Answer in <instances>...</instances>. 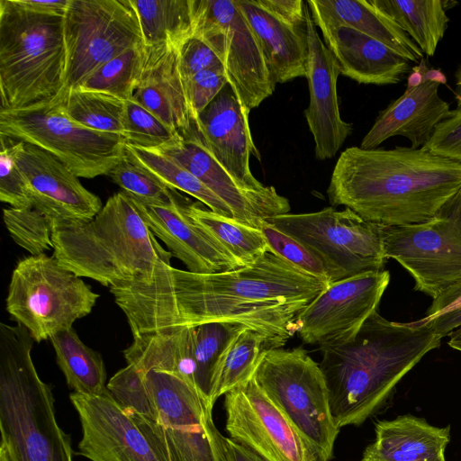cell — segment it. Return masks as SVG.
<instances>
[{"label":"cell","instance_id":"cell-1","mask_svg":"<svg viewBox=\"0 0 461 461\" xmlns=\"http://www.w3.org/2000/svg\"><path fill=\"white\" fill-rule=\"evenodd\" d=\"M329 285L268 250L252 264L196 274L158 263L148 282L110 286L132 336L205 322L240 324L279 348L296 319Z\"/></svg>","mask_w":461,"mask_h":461},{"label":"cell","instance_id":"cell-2","mask_svg":"<svg viewBox=\"0 0 461 461\" xmlns=\"http://www.w3.org/2000/svg\"><path fill=\"white\" fill-rule=\"evenodd\" d=\"M461 190V164L423 149L347 148L327 189L343 205L383 226L429 221Z\"/></svg>","mask_w":461,"mask_h":461},{"label":"cell","instance_id":"cell-3","mask_svg":"<svg viewBox=\"0 0 461 461\" xmlns=\"http://www.w3.org/2000/svg\"><path fill=\"white\" fill-rule=\"evenodd\" d=\"M442 338L423 326L375 312L354 337L320 347V367L336 426H358L376 412L397 384Z\"/></svg>","mask_w":461,"mask_h":461},{"label":"cell","instance_id":"cell-4","mask_svg":"<svg viewBox=\"0 0 461 461\" xmlns=\"http://www.w3.org/2000/svg\"><path fill=\"white\" fill-rule=\"evenodd\" d=\"M53 256L79 277L104 286L148 282L159 262L172 253L158 242L133 199L121 191L108 198L85 223L52 227Z\"/></svg>","mask_w":461,"mask_h":461},{"label":"cell","instance_id":"cell-5","mask_svg":"<svg viewBox=\"0 0 461 461\" xmlns=\"http://www.w3.org/2000/svg\"><path fill=\"white\" fill-rule=\"evenodd\" d=\"M33 342L23 325L0 323V448L10 461H73L51 388L32 359Z\"/></svg>","mask_w":461,"mask_h":461},{"label":"cell","instance_id":"cell-6","mask_svg":"<svg viewBox=\"0 0 461 461\" xmlns=\"http://www.w3.org/2000/svg\"><path fill=\"white\" fill-rule=\"evenodd\" d=\"M66 64L63 16L0 0V109L55 96L64 87Z\"/></svg>","mask_w":461,"mask_h":461},{"label":"cell","instance_id":"cell-7","mask_svg":"<svg viewBox=\"0 0 461 461\" xmlns=\"http://www.w3.org/2000/svg\"><path fill=\"white\" fill-rule=\"evenodd\" d=\"M66 95L18 109H0V135L34 145L56 157L77 176L108 175L126 156L125 139L73 121Z\"/></svg>","mask_w":461,"mask_h":461},{"label":"cell","instance_id":"cell-8","mask_svg":"<svg viewBox=\"0 0 461 461\" xmlns=\"http://www.w3.org/2000/svg\"><path fill=\"white\" fill-rule=\"evenodd\" d=\"M140 371L149 393L153 419L134 417L167 461H228L224 436L212 419L213 407L196 386L174 373Z\"/></svg>","mask_w":461,"mask_h":461},{"label":"cell","instance_id":"cell-9","mask_svg":"<svg viewBox=\"0 0 461 461\" xmlns=\"http://www.w3.org/2000/svg\"><path fill=\"white\" fill-rule=\"evenodd\" d=\"M99 296L54 256L41 254L21 259L13 270L6 310L41 342L89 314Z\"/></svg>","mask_w":461,"mask_h":461},{"label":"cell","instance_id":"cell-10","mask_svg":"<svg viewBox=\"0 0 461 461\" xmlns=\"http://www.w3.org/2000/svg\"><path fill=\"white\" fill-rule=\"evenodd\" d=\"M253 377L321 458L330 461L339 429L320 365L302 348H273L263 355Z\"/></svg>","mask_w":461,"mask_h":461},{"label":"cell","instance_id":"cell-11","mask_svg":"<svg viewBox=\"0 0 461 461\" xmlns=\"http://www.w3.org/2000/svg\"><path fill=\"white\" fill-rule=\"evenodd\" d=\"M267 221L308 247L325 265L330 284L384 270V226L364 220L349 208L288 212Z\"/></svg>","mask_w":461,"mask_h":461},{"label":"cell","instance_id":"cell-12","mask_svg":"<svg viewBox=\"0 0 461 461\" xmlns=\"http://www.w3.org/2000/svg\"><path fill=\"white\" fill-rule=\"evenodd\" d=\"M66 78L60 93L75 89L101 66L143 46L131 0H70L63 16Z\"/></svg>","mask_w":461,"mask_h":461},{"label":"cell","instance_id":"cell-13","mask_svg":"<svg viewBox=\"0 0 461 461\" xmlns=\"http://www.w3.org/2000/svg\"><path fill=\"white\" fill-rule=\"evenodd\" d=\"M384 253L414 279L416 291L435 299L461 280V190L429 221L384 226Z\"/></svg>","mask_w":461,"mask_h":461},{"label":"cell","instance_id":"cell-14","mask_svg":"<svg viewBox=\"0 0 461 461\" xmlns=\"http://www.w3.org/2000/svg\"><path fill=\"white\" fill-rule=\"evenodd\" d=\"M194 35L221 59L228 83L248 111L275 91V82L258 41L231 0H194Z\"/></svg>","mask_w":461,"mask_h":461},{"label":"cell","instance_id":"cell-15","mask_svg":"<svg viewBox=\"0 0 461 461\" xmlns=\"http://www.w3.org/2000/svg\"><path fill=\"white\" fill-rule=\"evenodd\" d=\"M230 438L265 461H324L254 377L224 394Z\"/></svg>","mask_w":461,"mask_h":461},{"label":"cell","instance_id":"cell-16","mask_svg":"<svg viewBox=\"0 0 461 461\" xmlns=\"http://www.w3.org/2000/svg\"><path fill=\"white\" fill-rule=\"evenodd\" d=\"M390 282L386 270L359 274L330 284L296 319L302 340L319 347L347 340L377 311Z\"/></svg>","mask_w":461,"mask_h":461},{"label":"cell","instance_id":"cell-17","mask_svg":"<svg viewBox=\"0 0 461 461\" xmlns=\"http://www.w3.org/2000/svg\"><path fill=\"white\" fill-rule=\"evenodd\" d=\"M69 398L82 427L80 455L91 461H167L107 388L99 394L73 392Z\"/></svg>","mask_w":461,"mask_h":461},{"label":"cell","instance_id":"cell-18","mask_svg":"<svg viewBox=\"0 0 461 461\" xmlns=\"http://www.w3.org/2000/svg\"><path fill=\"white\" fill-rule=\"evenodd\" d=\"M14 160L24 177L32 207L50 219L52 227L87 222L103 208L100 198L49 152L18 140Z\"/></svg>","mask_w":461,"mask_h":461},{"label":"cell","instance_id":"cell-19","mask_svg":"<svg viewBox=\"0 0 461 461\" xmlns=\"http://www.w3.org/2000/svg\"><path fill=\"white\" fill-rule=\"evenodd\" d=\"M157 150L200 179L231 209L240 222L259 229L263 220L288 213L291 209L288 199L274 186L258 191L239 183L210 152L194 123L179 140Z\"/></svg>","mask_w":461,"mask_h":461},{"label":"cell","instance_id":"cell-20","mask_svg":"<svg viewBox=\"0 0 461 461\" xmlns=\"http://www.w3.org/2000/svg\"><path fill=\"white\" fill-rule=\"evenodd\" d=\"M427 64L423 58L412 68L405 91L379 113L360 148L376 149L393 136L405 137L412 149H421L428 143L436 126L451 110L438 95L439 86L446 82L444 75Z\"/></svg>","mask_w":461,"mask_h":461},{"label":"cell","instance_id":"cell-21","mask_svg":"<svg viewBox=\"0 0 461 461\" xmlns=\"http://www.w3.org/2000/svg\"><path fill=\"white\" fill-rule=\"evenodd\" d=\"M306 35L309 50L306 78L310 103L304 111V117L313 137L315 158L325 160L338 153L352 133L353 126L340 116L337 93L339 67L332 52L321 41L308 5Z\"/></svg>","mask_w":461,"mask_h":461},{"label":"cell","instance_id":"cell-22","mask_svg":"<svg viewBox=\"0 0 461 461\" xmlns=\"http://www.w3.org/2000/svg\"><path fill=\"white\" fill-rule=\"evenodd\" d=\"M248 111L229 83L199 114L194 125L213 157L247 188L266 191L269 185L252 174L250 156L260 160L253 142Z\"/></svg>","mask_w":461,"mask_h":461},{"label":"cell","instance_id":"cell-23","mask_svg":"<svg viewBox=\"0 0 461 461\" xmlns=\"http://www.w3.org/2000/svg\"><path fill=\"white\" fill-rule=\"evenodd\" d=\"M133 201L150 231L185 264L187 271L213 274L240 267L230 253L188 216L185 205L189 200L186 197L169 204Z\"/></svg>","mask_w":461,"mask_h":461},{"label":"cell","instance_id":"cell-24","mask_svg":"<svg viewBox=\"0 0 461 461\" xmlns=\"http://www.w3.org/2000/svg\"><path fill=\"white\" fill-rule=\"evenodd\" d=\"M181 135L193 121L178 61V50L167 43L144 45L143 63L133 97Z\"/></svg>","mask_w":461,"mask_h":461},{"label":"cell","instance_id":"cell-25","mask_svg":"<svg viewBox=\"0 0 461 461\" xmlns=\"http://www.w3.org/2000/svg\"><path fill=\"white\" fill-rule=\"evenodd\" d=\"M319 28L340 74L359 84L394 85L412 69L409 60L357 30L346 25Z\"/></svg>","mask_w":461,"mask_h":461},{"label":"cell","instance_id":"cell-26","mask_svg":"<svg viewBox=\"0 0 461 461\" xmlns=\"http://www.w3.org/2000/svg\"><path fill=\"white\" fill-rule=\"evenodd\" d=\"M253 32L276 83L306 77V28H296L272 14L256 0H234Z\"/></svg>","mask_w":461,"mask_h":461},{"label":"cell","instance_id":"cell-27","mask_svg":"<svg viewBox=\"0 0 461 461\" xmlns=\"http://www.w3.org/2000/svg\"><path fill=\"white\" fill-rule=\"evenodd\" d=\"M316 27L346 25L386 45L395 53L420 63L424 54L411 38L374 0H309Z\"/></svg>","mask_w":461,"mask_h":461},{"label":"cell","instance_id":"cell-28","mask_svg":"<svg viewBox=\"0 0 461 461\" xmlns=\"http://www.w3.org/2000/svg\"><path fill=\"white\" fill-rule=\"evenodd\" d=\"M450 426L429 424L412 416H399L375 425V439L366 447L362 461H446Z\"/></svg>","mask_w":461,"mask_h":461},{"label":"cell","instance_id":"cell-29","mask_svg":"<svg viewBox=\"0 0 461 461\" xmlns=\"http://www.w3.org/2000/svg\"><path fill=\"white\" fill-rule=\"evenodd\" d=\"M132 337V343L122 352L127 365L141 371L174 373L194 384L193 327H175Z\"/></svg>","mask_w":461,"mask_h":461},{"label":"cell","instance_id":"cell-30","mask_svg":"<svg viewBox=\"0 0 461 461\" xmlns=\"http://www.w3.org/2000/svg\"><path fill=\"white\" fill-rule=\"evenodd\" d=\"M57 364L75 393L99 394L106 390V370L102 356L86 346L71 327L50 338Z\"/></svg>","mask_w":461,"mask_h":461},{"label":"cell","instance_id":"cell-31","mask_svg":"<svg viewBox=\"0 0 461 461\" xmlns=\"http://www.w3.org/2000/svg\"><path fill=\"white\" fill-rule=\"evenodd\" d=\"M144 45L170 44L177 50L194 32V0H131Z\"/></svg>","mask_w":461,"mask_h":461},{"label":"cell","instance_id":"cell-32","mask_svg":"<svg viewBox=\"0 0 461 461\" xmlns=\"http://www.w3.org/2000/svg\"><path fill=\"white\" fill-rule=\"evenodd\" d=\"M185 211L192 221L230 253L240 267L252 264L269 250L258 228L215 213L199 203L189 201Z\"/></svg>","mask_w":461,"mask_h":461},{"label":"cell","instance_id":"cell-33","mask_svg":"<svg viewBox=\"0 0 461 461\" xmlns=\"http://www.w3.org/2000/svg\"><path fill=\"white\" fill-rule=\"evenodd\" d=\"M419 46L432 57L447 28L449 18L442 0H374Z\"/></svg>","mask_w":461,"mask_h":461},{"label":"cell","instance_id":"cell-34","mask_svg":"<svg viewBox=\"0 0 461 461\" xmlns=\"http://www.w3.org/2000/svg\"><path fill=\"white\" fill-rule=\"evenodd\" d=\"M194 328V381L199 393L212 401L224 356L233 339L246 327L230 322H205Z\"/></svg>","mask_w":461,"mask_h":461},{"label":"cell","instance_id":"cell-35","mask_svg":"<svg viewBox=\"0 0 461 461\" xmlns=\"http://www.w3.org/2000/svg\"><path fill=\"white\" fill-rule=\"evenodd\" d=\"M125 153L170 189L186 193L215 213L235 220L231 209L219 196L171 157L157 149L139 148L127 143Z\"/></svg>","mask_w":461,"mask_h":461},{"label":"cell","instance_id":"cell-36","mask_svg":"<svg viewBox=\"0 0 461 461\" xmlns=\"http://www.w3.org/2000/svg\"><path fill=\"white\" fill-rule=\"evenodd\" d=\"M277 348L264 335L248 328L243 329L230 343L216 381L212 403L236 386L251 379L263 355Z\"/></svg>","mask_w":461,"mask_h":461},{"label":"cell","instance_id":"cell-37","mask_svg":"<svg viewBox=\"0 0 461 461\" xmlns=\"http://www.w3.org/2000/svg\"><path fill=\"white\" fill-rule=\"evenodd\" d=\"M125 100L102 92L70 89L64 97L68 116L89 129L124 138Z\"/></svg>","mask_w":461,"mask_h":461},{"label":"cell","instance_id":"cell-38","mask_svg":"<svg viewBox=\"0 0 461 461\" xmlns=\"http://www.w3.org/2000/svg\"><path fill=\"white\" fill-rule=\"evenodd\" d=\"M143 55L144 45L130 49L101 66L77 88L102 92L125 101L130 100L133 97L138 85Z\"/></svg>","mask_w":461,"mask_h":461},{"label":"cell","instance_id":"cell-39","mask_svg":"<svg viewBox=\"0 0 461 461\" xmlns=\"http://www.w3.org/2000/svg\"><path fill=\"white\" fill-rule=\"evenodd\" d=\"M108 176L122 192L142 203L169 204L185 197L127 155Z\"/></svg>","mask_w":461,"mask_h":461},{"label":"cell","instance_id":"cell-40","mask_svg":"<svg viewBox=\"0 0 461 461\" xmlns=\"http://www.w3.org/2000/svg\"><path fill=\"white\" fill-rule=\"evenodd\" d=\"M123 128L127 144L149 149H159L182 137L133 98L125 102Z\"/></svg>","mask_w":461,"mask_h":461},{"label":"cell","instance_id":"cell-41","mask_svg":"<svg viewBox=\"0 0 461 461\" xmlns=\"http://www.w3.org/2000/svg\"><path fill=\"white\" fill-rule=\"evenodd\" d=\"M3 219L14 242L32 256L53 249L52 222L36 209L5 208Z\"/></svg>","mask_w":461,"mask_h":461},{"label":"cell","instance_id":"cell-42","mask_svg":"<svg viewBox=\"0 0 461 461\" xmlns=\"http://www.w3.org/2000/svg\"><path fill=\"white\" fill-rule=\"evenodd\" d=\"M259 229L270 251L330 285V276L325 265L308 247L281 231L267 220L260 222Z\"/></svg>","mask_w":461,"mask_h":461},{"label":"cell","instance_id":"cell-43","mask_svg":"<svg viewBox=\"0 0 461 461\" xmlns=\"http://www.w3.org/2000/svg\"><path fill=\"white\" fill-rule=\"evenodd\" d=\"M0 200L17 209L32 208L27 185L15 160L18 140L0 135Z\"/></svg>","mask_w":461,"mask_h":461},{"label":"cell","instance_id":"cell-44","mask_svg":"<svg viewBox=\"0 0 461 461\" xmlns=\"http://www.w3.org/2000/svg\"><path fill=\"white\" fill-rule=\"evenodd\" d=\"M183 81L194 123L199 114L228 84L224 67L203 70Z\"/></svg>","mask_w":461,"mask_h":461},{"label":"cell","instance_id":"cell-45","mask_svg":"<svg viewBox=\"0 0 461 461\" xmlns=\"http://www.w3.org/2000/svg\"><path fill=\"white\" fill-rule=\"evenodd\" d=\"M421 149L461 164V110H451Z\"/></svg>","mask_w":461,"mask_h":461},{"label":"cell","instance_id":"cell-46","mask_svg":"<svg viewBox=\"0 0 461 461\" xmlns=\"http://www.w3.org/2000/svg\"><path fill=\"white\" fill-rule=\"evenodd\" d=\"M178 61L183 80L203 70L223 67L214 50L195 35L187 39L178 49Z\"/></svg>","mask_w":461,"mask_h":461},{"label":"cell","instance_id":"cell-47","mask_svg":"<svg viewBox=\"0 0 461 461\" xmlns=\"http://www.w3.org/2000/svg\"><path fill=\"white\" fill-rule=\"evenodd\" d=\"M280 20L299 29L306 28V3L302 0H256Z\"/></svg>","mask_w":461,"mask_h":461},{"label":"cell","instance_id":"cell-48","mask_svg":"<svg viewBox=\"0 0 461 461\" xmlns=\"http://www.w3.org/2000/svg\"><path fill=\"white\" fill-rule=\"evenodd\" d=\"M459 309H461V280L433 299L423 318L411 322L426 323Z\"/></svg>","mask_w":461,"mask_h":461},{"label":"cell","instance_id":"cell-49","mask_svg":"<svg viewBox=\"0 0 461 461\" xmlns=\"http://www.w3.org/2000/svg\"><path fill=\"white\" fill-rule=\"evenodd\" d=\"M14 2L34 13L64 16L70 0H14Z\"/></svg>","mask_w":461,"mask_h":461},{"label":"cell","instance_id":"cell-50","mask_svg":"<svg viewBox=\"0 0 461 461\" xmlns=\"http://www.w3.org/2000/svg\"><path fill=\"white\" fill-rule=\"evenodd\" d=\"M224 446L228 461H265L251 449L230 438L224 437Z\"/></svg>","mask_w":461,"mask_h":461},{"label":"cell","instance_id":"cell-51","mask_svg":"<svg viewBox=\"0 0 461 461\" xmlns=\"http://www.w3.org/2000/svg\"><path fill=\"white\" fill-rule=\"evenodd\" d=\"M454 77L456 79L455 98L456 101V110H461V65L456 68Z\"/></svg>","mask_w":461,"mask_h":461},{"label":"cell","instance_id":"cell-52","mask_svg":"<svg viewBox=\"0 0 461 461\" xmlns=\"http://www.w3.org/2000/svg\"><path fill=\"white\" fill-rule=\"evenodd\" d=\"M448 345L458 351H461V326L453 330L449 335Z\"/></svg>","mask_w":461,"mask_h":461},{"label":"cell","instance_id":"cell-53","mask_svg":"<svg viewBox=\"0 0 461 461\" xmlns=\"http://www.w3.org/2000/svg\"><path fill=\"white\" fill-rule=\"evenodd\" d=\"M0 461H10L6 452L0 448Z\"/></svg>","mask_w":461,"mask_h":461}]
</instances>
